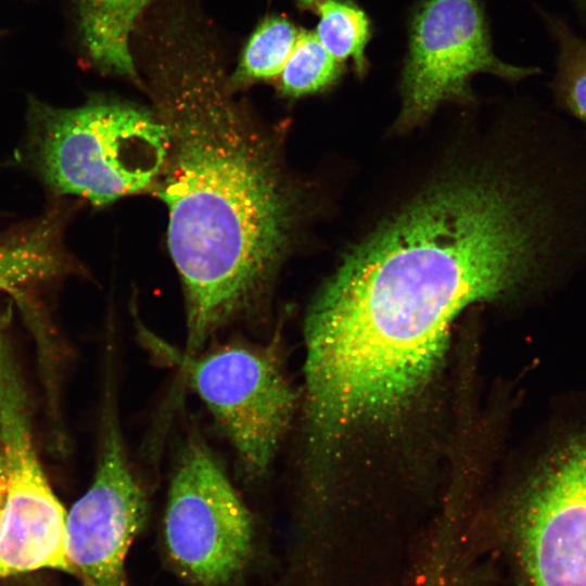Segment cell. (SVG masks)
Here are the masks:
<instances>
[{"label":"cell","mask_w":586,"mask_h":586,"mask_svg":"<svg viewBox=\"0 0 586 586\" xmlns=\"http://www.w3.org/2000/svg\"><path fill=\"white\" fill-rule=\"evenodd\" d=\"M545 200L502 170L442 179L346 254L315 296L306 332L367 390L405 395L428 386L455 318L539 272L550 244Z\"/></svg>","instance_id":"cell-1"},{"label":"cell","mask_w":586,"mask_h":586,"mask_svg":"<svg viewBox=\"0 0 586 586\" xmlns=\"http://www.w3.org/2000/svg\"><path fill=\"white\" fill-rule=\"evenodd\" d=\"M162 35L151 72L169 144L156 191L168 209L192 355L269 295L303 201L278 142L234 101L208 46L182 25Z\"/></svg>","instance_id":"cell-2"},{"label":"cell","mask_w":586,"mask_h":586,"mask_svg":"<svg viewBox=\"0 0 586 586\" xmlns=\"http://www.w3.org/2000/svg\"><path fill=\"white\" fill-rule=\"evenodd\" d=\"M169 137L156 113L114 98L74 107L30 98L23 158L59 196L94 206L138 193L158 179Z\"/></svg>","instance_id":"cell-3"},{"label":"cell","mask_w":586,"mask_h":586,"mask_svg":"<svg viewBox=\"0 0 586 586\" xmlns=\"http://www.w3.org/2000/svg\"><path fill=\"white\" fill-rule=\"evenodd\" d=\"M163 545L167 563L190 586H234L254 557L252 513L199 436L183 445L170 479Z\"/></svg>","instance_id":"cell-4"},{"label":"cell","mask_w":586,"mask_h":586,"mask_svg":"<svg viewBox=\"0 0 586 586\" xmlns=\"http://www.w3.org/2000/svg\"><path fill=\"white\" fill-rule=\"evenodd\" d=\"M179 368L230 442L244 472L260 477L292 422L296 394L273 347L231 344L203 355L180 353L149 335Z\"/></svg>","instance_id":"cell-5"},{"label":"cell","mask_w":586,"mask_h":586,"mask_svg":"<svg viewBox=\"0 0 586 586\" xmlns=\"http://www.w3.org/2000/svg\"><path fill=\"white\" fill-rule=\"evenodd\" d=\"M522 586H586V433L552 453L507 518Z\"/></svg>","instance_id":"cell-6"},{"label":"cell","mask_w":586,"mask_h":586,"mask_svg":"<svg viewBox=\"0 0 586 586\" xmlns=\"http://www.w3.org/2000/svg\"><path fill=\"white\" fill-rule=\"evenodd\" d=\"M481 72L517 81L537 68L495 55L477 0H421L410 21L399 124L423 120L444 101L470 100L469 80Z\"/></svg>","instance_id":"cell-7"},{"label":"cell","mask_w":586,"mask_h":586,"mask_svg":"<svg viewBox=\"0 0 586 586\" xmlns=\"http://www.w3.org/2000/svg\"><path fill=\"white\" fill-rule=\"evenodd\" d=\"M146 517V495L110 408L92 483L66 515V550L74 573L87 586H129L126 560Z\"/></svg>","instance_id":"cell-8"},{"label":"cell","mask_w":586,"mask_h":586,"mask_svg":"<svg viewBox=\"0 0 586 586\" xmlns=\"http://www.w3.org/2000/svg\"><path fill=\"white\" fill-rule=\"evenodd\" d=\"M152 1L77 0L80 42L97 68L141 82L130 37L138 18Z\"/></svg>","instance_id":"cell-9"},{"label":"cell","mask_w":586,"mask_h":586,"mask_svg":"<svg viewBox=\"0 0 586 586\" xmlns=\"http://www.w3.org/2000/svg\"><path fill=\"white\" fill-rule=\"evenodd\" d=\"M63 218L51 212L0 241V292L52 278L68 269L61 243Z\"/></svg>","instance_id":"cell-10"},{"label":"cell","mask_w":586,"mask_h":586,"mask_svg":"<svg viewBox=\"0 0 586 586\" xmlns=\"http://www.w3.org/2000/svg\"><path fill=\"white\" fill-rule=\"evenodd\" d=\"M296 4L319 17L314 31L323 47L342 63L351 59L356 73L365 75L371 36L366 13L351 0H296Z\"/></svg>","instance_id":"cell-11"},{"label":"cell","mask_w":586,"mask_h":586,"mask_svg":"<svg viewBox=\"0 0 586 586\" xmlns=\"http://www.w3.org/2000/svg\"><path fill=\"white\" fill-rule=\"evenodd\" d=\"M300 29L282 16L266 17L249 38L230 87L278 78L296 43Z\"/></svg>","instance_id":"cell-12"},{"label":"cell","mask_w":586,"mask_h":586,"mask_svg":"<svg viewBox=\"0 0 586 586\" xmlns=\"http://www.w3.org/2000/svg\"><path fill=\"white\" fill-rule=\"evenodd\" d=\"M343 72L315 31L300 29L294 49L279 75V87L289 97L318 92L333 85Z\"/></svg>","instance_id":"cell-13"},{"label":"cell","mask_w":586,"mask_h":586,"mask_svg":"<svg viewBox=\"0 0 586 586\" xmlns=\"http://www.w3.org/2000/svg\"><path fill=\"white\" fill-rule=\"evenodd\" d=\"M559 40L557 94L564 106L586 124V39L561 25Z\"/></svg>","instance_id":"cell-14"},{"label":"cell","mask_w":586,"mask_h":586,"mask_svg":"<svg viewBox=\"0 0 586 586\" xmlns=\"http://www.w3.org/2000/svg\"><path fill=\"white\" fill-rule=\"evenodd\" d=\"M8 487V473H7V463L3 451L0 446V517L5 501Z\"/></svg>","instance_id":"cell-15"}]
</instances>
